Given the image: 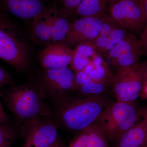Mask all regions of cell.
<instances>
[{
  "label": "cell",
  "mask_w": 147,
  "mask_h": 147,
  "mask_svg": "<svg viewBox=\"0 0 147 147\" xmlns=\"http://www.w3.org/2000/svg\"><path fill=\"white\" fill-rule=\"evenodd\" d=\"M75 74L68 67L59 69H42L34 83L44 99L51 102L76 92Z\"/></svg>",
  "instance_id": "cell-5"
},
{
  "label": "cell",
  "mask_w": 147,
  "mask_h": 147,
  "mask_svg": "<svg viewBox=\"0 0 147 147\" xmlns=\"http://www.w3.org/2000/svg\"><path fill=\"white\" fill-rule=\"evenodd\" d=\"M84 71L93 81L110 85L113 82V73L110 71L108 63L101 55H96Z\"/></svg>",
  "instance_id": "cell-14"
},
{
  "label": "cell",
  "mask_w": 147,
  "mask_h": 147,
  "mask_svg": "<svg viewBox=\"0 0 147 147\" xmlns=\"http://www.w3.org/2000/svg\"><path fill=\"white\" fill-rule=\"evenodd\" d=\"M14 83L11 75L0 65V88H3L5 86H9Z\"/></svg>",
  "instance_id": "cell-26"
},
{
  "label": "cell",
  "mask_w": 147,
  "mask_h": 147,
  "mask_svg": "<svg viewBox=\"0 0 147 147\" xmlns=\"http://www.w3.org/2000/svg\"><path fill=\"white\" fill-rule=\"evenodd\" d=\"M82 0H63L62 1L63 9L67 14H71L77 7Z\"/></svg>",
  "instance_id": "cell-27"
},
{
  "label": "cell",
  "mask_w": 147,
  "mask_h": 147,
  "mask_svg": "<svg viewBox=\"0 0 147 147\" xmlns=\"http://www.w3.org/2000/svg\"><path fill=\"white\" fill-rule=\"evenodd\" d=\"M89 127L78 133L68 147H87L88 143Z\"/></svg>",
  "instance_id": "cell-24"
},
{
  "label": "cell",
  "mask_w": 147,
  "mask_h": 147,
  "mask_svg": "<svg viewBox=\"0 0 147 147\" xmlns=\"http://www.w3.org/2000/svg\"><path fill=\"white\" fill-rule=\"evenodd\" d=\"M56 5H49L32 21L31 37L38 45L46 46L51 43L52 22Z\"/></svg>",
  "instance_id": "cell-12"
},
{
  "label": "cell",
  "mask_w": 147,
  "mask_h": 147,
  "mask_svg": "<svg viewBox=\"0 0 147 147\" xmlns=\"http://www.w3.org/2000/svg\"><path fill=\"white\" fill-rule=\"evenodd\" d=\"M45 0H1V4L6 10L25 21H32L42 13L49 5Z\"/></svg>",
  "instance_id": "cell-11"
},
{
  "label": "cell",
  "mask_w": 147,
  "mask_h": 147,
  "mask_svg": "<svg viewBox=\"0 0 147 147\" xmlns=\"http://www.w3.org/2000/svg\"><path fill=\"white\" fill-rule=\"evenodd\" d=\"M18 125L23 139L21 147H49L59 137V127L53 117H37Z\"/></svg>",
  "instance_id": "cell-6"
},
{
  "label": "cell",
  "mask_w": 147,
  "mask_h": 147,
  "mask_svg": "<svg viewBox=\"0 0 147 147\" xmlns=\"http://www.w3.org/2000/svg\"><path fill=\"white\" fill-rule=\"evenodd\" d=\"M102 24V18L79 17L70 23L64 42L71 48L83 42H92L98 35Z\"/></svg>",
  "instance_id": "cell-9"
},
{
  "label": "cell",
  "mask_w": 147,
  "mask_h": 147,
  "mask_svg": "<svg viewBox=\"0 0 147 147\" xmlns=\"http://www.w3.org/2000/svg\"><path fill=\"white\" fill-rule=\"evenodd\" d=\"M141 95L147 99V82H144Z\"/></svg>",
  "instance_id": "cell-31"
},
{
  "label": "cell",
  "mask_w": 147,
  "mask_h": 147,
  "mask_svg": "<svg viewBox=\"0 0 147 147\" xmlns=\"http://www.w3.org/2000/svg\"></svg>",
  "instance_id": "cell-38"
},
{
  "label": "cell",
  "mask_w": 147,
  "mask_h": 147,
  "mask_svg": "<svg viewBox=\"0 0 147 147\" xmlns=\"http://www.w3.org/2000/svg\"><path fill=\"white\" fill-rule=\"evenodd\" d=\"M62 8L55 5L51 31V43L64 42L68 34L70 22Z\"/></svg>",
  "instance_id": "cell-16"
},
{
  "label": "cell",
  "mask_w": 147,
  "mask_h": 147,
  "mask_svg": "<svg viewBox=\"0 0 147 147\" xmlns=\"http://www.w3.org/2000/svg\"><path fill=\"white\" fill-rule=\"evenodd\" d=\"M71 93L51 101L53 118L59 127L74 132L89 127L109 104L103 96H85Z\"/></svg>",
  "instance_id": "cell-1"
},
{
  "label": "cell",
  "mask_w": 147,
  "mask_h": 147,
  "mask_svg": "<svg viewBox=\"0 0 147 147\" xmlns=\"http://www.w3.org/2000/svg\"><path fill=\"white\" fill-rule=\"evenodd\" d=\"M108 0H82L73 13L79 17L102 18L108 13Z\"/></svg>",
  "instance_id": "cell-17"
},
{
  "label": "cell",
  "mask_w": 147,
  "mask_h": 147,
  "mask_svg": "<svg viewBox=\"0 0 147 147\" xmlns=\"http://www.w3.org/2000/svg\"><path fill=\"white\" fill-rule=\"evenodd\" d=\"M20 137L18 124L6 123L0 125V147H11L17 138Z\"/></svg>",
  "instance_id": "cell-20"
},
{
  "label": "cell",
  "mask_w": 147,
  "mask_h": 147,
  "mask_svg": "<svg viewBox=\"0 0 147 147\" xmlns=\"http://www.w3.org/2000/svg\"><path fill=\"white\" fill-rule=\"evenodd\" d=\"M117 1V0H108V4H110V3L113 2H115Z\"/></svg>",
  "instance_id": "cell-35"
},
{
  "label": "cell",
  "mask_w": 147,
  "mask_h": 147,
  "mask_svg": "<svg viewBox=\"0 0 147 147\" xmlns=\"http://www.w3.org/2000/svg\"><path fill=\"white\" fill-rule=\"evenodd\" d=\"M139 45H140L139 40L137 39L132 34L128 33L121 41L114 45L102 56L110 62Z\"/></svg>",
  "instance_id": "cell-18"
},
{
  "label": "cell",
  "mask_w": 147,
  "mask_h": 147,
  "mask_svg": "<svg viewBox=\"0 0 147 147\" xmlns=\"http://www.w3.org/2000/svg\"><path fill=\"white\" fill-rule=\"evenodd\" d=\"M97 55L92 42L80 43L74 49L71 68L75 73L83 71Z\"/></svg>",
  "instance_id": "cell-15"
},
{
  "label": "cell",
  "mask_w": 147,
  "mask_h": 147,
  "mask_svg": "<svg viewBox=\"0 0 147 147\" xmlns=\"http://www.w3.org/2000/svg\"><path fill=\"white\" fill-rule=\"evenodd\" d=\"M109 85L91 80L81 86L77 92L85 96H101L106 92Z\"/></svg>",
  "instance_id": "cell-22"
},
{
  "label": "cell",
  "mask_w": 147,
  "mask_h": 147,
  "mask_svg": "<svg viewBox=\"0 0 147 147\" xmlns=\"http://www.w3.org/2000/svg\"><path fill=\"white\" fill-rule=\"evenodd\" d=\"M146 147H147V146H146Z\"/></svg>",
  "instance_id": "cell-37"
},
{
  "label": "cell",
  "mask_w": 147,
  "mask_h": 147,
  "mask_svg": "<svg viewBox=\"0 0 147 147\" xmlns=\"http://www.w3.org/2000/svg\"><path fill=\"white\" fill-rule=\"evenodd\" d=\"M1 93L4 102L17 123L37 117H53L50 105L35 83H14Z\"/></svg>",
  "instance_id": "cell-2"
},
{
  "label": "cell",
  "mask_w": 147,
  "mask_h": 147,
  "mask_svg": "<svg viewBox=\"0 0 147 147\" xmlns=\"http://www.w3.org/2000/svg\"><path fill=\"white\" fill-rule=\"evenodd\" d=\"M102 24L98 36H107L119 26L112 19L108 13L102 18Z\"/></svg>",
  "instance_id": "cell-23"
},
{
  "label": "cell",
  "mask_w": 147,
  "mask_h": 147,
  "mask_svg": "<svg viewBox=\"0 0 147 147\" xmlns=\"http://www.w3.org/2000/svg\"><path fill=\"white\" fill-rule=\"evenodd\" d=\"M147 145V108H145L136 123L116 141L115 147H146Z\"/></svg>",
  "instance_id": "cell-13"
},
{
  "label": "cell",
  "mask_w": 147,
  "mask_h": 147,
  "mask_svg": "<svg viewBox=\"0 0 147 147\" xmlns=\"http://www.w3.org/2000/svg\"><path fill=\"white\" fill-rule=\"evenodd\" d=\"M142 109L134 103L116 102L109 103L96 122L110 142H116L139 119Z\"/></svg>",
  "instance_id": "cell-4"
},
{
  "label": "cell",
  "mask_w": 147,
  "mask_h": 147,
  "mask_svg": "<svg viewBox=\"0 0 147 147\" xmlns=\"http://www.w3.org/2000/svg\"><path fill=\"white\" fill-rule=\"evenodd\" d=\"M1 98H2V93L1 92H0V114L4 116H7L8 115L5 113L3 107L1 100Z\"/></svg>",
  "instance_id": "cell-34"
},
{
  "label": "cell",
  "mask_w": 147,
  "mask_h": 147,
  "mask_svg": "<svg viewBox=\"0 0 147 147\" xmlns=\"http://www.w3.org/2000/svg\"><path fill=\"white\" fill-rule=\"evenodd\" d=\"M89 75L84 70L75 73L74 76V84L76 88V92L79 90L82 85L91 80Z\"/></svg>",
  "instance_id": "cell-25"
},
{
  "label": "cell",
  "mask_w": 147,
  "mask_h": 147,
  "mask_svg": "<svg viewBox=\"0 0 147 147\" xmlns=\"http://www.w3.org/2000/svg\"><path fill=\"white\" fill-rule=\"evenodd\" d=\"M147 23V0H140Z\"/></svg>",
  "instance_id": "cell-30"
},
{
  "label": "cell",
  "mask_w": 147,
  "mask_h": 147,
  "mask_svg": "<svg viewBox=\"0 0 147 147\" xmlns=\"http://www.w3.org/2000/svg\"><path fill=\"white\" fill-rule=\"evenodd\" d=\"M144 53L140 44L127 53L121 55L117 59L110 61V63L116 69L134 66L140 64V58Z\"/></svg>",
  "instance_id": "cell-19"
},
{
  "label": "cell",
  "mask_w": 147,
  "mask_h": 147,
  "mask_svg": "<svg viewBox=\"0 0 147 147\" xmlns=\"http://www.w3.org/2000/svg\"><path fill=\"white\" fill-rule=\"evenodd\" d=\"M108 13L119 26L135 32L143 30L147 24L140 0H117L110 3Z\"/></svg>",
  "instance_id": "cell-8"
},
{
  "label": "cell",
  "mask_w": 147,
  "mask_h": 147,
  "mask_svg": "<svg viewBox=\"0 0 147 147\" xmlns=\"http://www.w3.org/2000/svg\"><path fill=\"white\" fill-rule=\"evenodd\" d=\"M74 53V49L65 42L52 43L39 52L38 60L42 69H59L70 65Z\"/></svg>",
  "instance_id": "cell-10"
},
{
  "label": "cell",
  "mask_w": 147,
  "mask_h": 147,
  "mask_svg": "<svg viewBox=\"0 0 147 147\" xmlns=\"http://www.w3.org/2000/svg\"><path fill=\"white\" fill-rule=\"evenodd\" d=\"M59 1H63V0H59Z\"/></svg>",
  "instance_id": "cell-36"
},
{
  "label": "cell",
  "mask_w": 147,
  "mask_h": 147,
  "mask_svg": "<svg viewBox=\"0 0 147 147\" xmlns=\"http://www.w3.org/2000/svg\"><path fill=\"white\" fill-rule=\"evenodd\" d=\"M108 141L104 131L96 122L89 127L87 147H110Z\"/></svg>",
  "instance_id": "cell-21"
},
{
  "label": "cell",
  "mask_w": 147,
  "mask_h": 147,
  "mask_svg": "<svg viewBox=\"0 0 147 147\" xmlns=\"http://www.w3.org/2000/svg\"><path fill=\"white\" fill-rule=\"evenodd\" d=\"M0 59L17 71L28 68L29 48L26 39L0 9Z\"/></svg>",
  "instance_id": "cell-3"
},
{
  "label": "cell",
  "mask_w": 147,
  "mask_h": 147,
  "mask_svg": "<svg viewBox=\"0 0 147 147\" xmlns=\"http://www.w3.org/2000/svg\"><path fill=\"white\" fill-rule=\"evenodd\" d=\"M144 84L142 64L116 69L111 86L118 102L134 103L141 96Z\"/></svg>",
  "instance_id": "cell-7"
},
{
  "label": "cell",
  "mask_w": 147,
  "mask_h": 147,
  "mask_svg": "<svg viewBox=\"0 0 147 147\" xmlns=\"http://www.w3.org/2000/svg\"><path fill=\"white\" fill-rule=\"evenodd\" d=\"M142 65L144 72V82H147V61Z\"/></svg>",
  "instance_id": "cell-32"
},
{
  "label": "cell",
  "mask_w": 147,
  "mask_h": 147,
  "mask_svg": "<svg viewBox=\"0 0 147 147\" xmlns=\"http://www.w3.org/2000/svg\"><path fill=\"white\" fill-rule=\"evenodd\" d=\"M9 121V117L8 116H5L3 115L0 114V125L8 122Z\"/></svg>",
  "instance_id": "cell-33"
},
{
  "label": "cell",
  "mask_w": 147,
  "mask_h": 147,
  "mask_svg": "<svg viewBox=\"0 0 147 147\" xmlns=\"http://www.w3.org/2000/svg\"><path fill=\"white\" fill-rule=\"evenodd\" d=\"M139 41L143 51L147 53V24L143 30Z\"/></svg>",
  "instance_id": "cell-28"
},
{
  "label": "cell",
  "mask_w": 147,
  "mask_h": 147,
  "mask_svg": "<svg viewBox=\"0 0 147 147\" xmlns=\"http://www.w3.org/2000/svg\"><path fill=\"white\" fill-rule=\"evenodd\" d=\"M49 147H64V144L62 140L58 137L55 142Z\"/></svg>",
  "instance_id": "cell-29"
}]
</instances>
